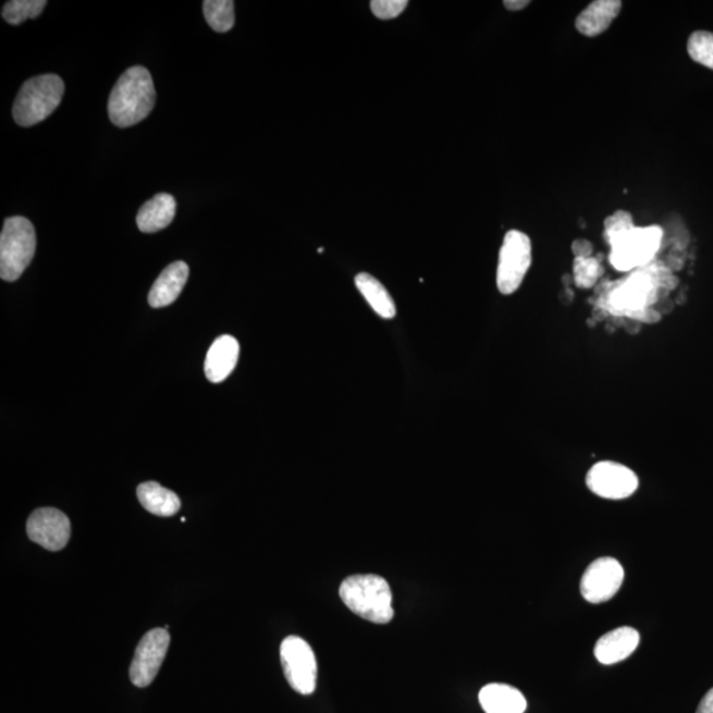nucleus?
<instances>
[{
	"label": "nucleus",
	"mask_w": 713,
	"mask_h": 713,
	"mask_svg": "<svg viewBox=\"0 0 713 713\" xmlns=\"http://www.w3.org/2000/svg\"><path fill=\"white\" fill-rule=\"evenodd\" d=\"M678 285V279L659 260L635 270L617 283L601 287L597 306L605 309L612 318H628L631 314L654 308L656 303Z\"/></svg>",
	"instance_id": "obj_1"
},
{
	"label": "nucleus",
	"mask_w": 713,
	"mask_h": 713,
	"mask_svg": "<svg viewBox=\"0 0 713 713\" xmlns=\"http://www.w3.org/2000/svg\"><path fill=\"white\" fill-rule=\"evenodd\" d=\"M155 102H157V91L151 73L145 66L130 67L111 90L110 121L116 127H132L150 115Z\"/></svg>",
	"instance_id": "obj_2"
},
{
	"label": "nucleus",
	"mask_w": 713,
	"mask_h": 713,
	"mask_svg": "<svg viewBox=\"0 0 713 713\" xmlns=\"http://www.w3.org/2000/svg\"><path fill=\"white\" fill-rule=\"evenodd\" d=\"M340 598L355 615L370 623L388 624L394 617L392 589L381 576H351L341 582Z\"/></svg>",
	"instance_id": "obj_3"
},
{
	"label": "nucleus",
	"mask_w": 713,
	"mask_h": 713,
	"mask_svg": "<svg viewBox=\"0 0 713 713\" xmlns=\"http://www.w3.org/2000/svg\"><path fill=\"white\" fill-rule=\"evenodd\" d=\"M64 90V81L58 74H42L26 81L12 109L17 125L30 127L47 120L60 107Z\"/></svg>",
	"instance_id": "obj_4"
},
{
	"label": "nucleus",
	"mask_w": 713,
	"mask_h": 713,
	"mask_svg": "<svg viewBox=\"0 0 713 713\" xmlns=\"http://www.w3.org/2000/svg\"><path fill=\"white\" fill-rule=\"evenodd\" d=\"M663 241L659 225L634 226L606 241L611 247L610 262L617 271H635L655 260Z\"/></svg>",
	"instance_id": "obj_5"
},
{
	"label": "nucleus",
	"mask_w": 713,
	"mask_h": 713,
	"mask_svg": "<svg viewBox=\"0 0 713 713\" xmlns=\"http://www.w3.org/2000/svg\"><path fill=\"white\" fill-rule=\"evenodd\" d=\"M36 251V233L33 222L24 217H10L0 235V276L15 282L33 262Z\"/></svg>",
	"instance_id": "obj_6"
},
{
	"label": "nucleus",
	"mask_w": 713,
	"mask_h": 713,
	"mask_svg": "<svg viewBox=\"0 0 713 713\" xmlns=\"http://www.w3.org/2000/svg\"><path fill=\"white\" fill-rule=\"evenodd\" d=\"M531 266V241L519 231L507 232L500 251L497 287L501 294L512 295L523 284Z\"/></svg>",
	"instance_id": "obj_7"
},
{
	"label": "nucleus",
	"mask_w": 713,
	"mask_h": 713,
	"mask_svg": "<svg viewBox=\"0 0 713 713\" xmlns=\"http://www.w3.org/2000/svg\"><path fill=\"white\" fill-rule=\"evenodd\" d=\"M281 661L285 678L302 696H311L318 679V662L314 650L297 636H290L281 644Z\"/></svg>",
	"instance_id": "obj_8"
},
{
	"label": "nucleus",
	"mask_w": 713,
	"mask_h": 713,
	"mask_svg": "<svg viewBox=\"0 0 713 713\" xmlns=\"http://www.w3.org/2000/svg\"><path fill=\"white\" fill-rule=\"evenodd\" d=\"M170 641L169 630L165 629H153L143 636L130 666V680L134 686L145 688L152 684L163 665Z\"/></svg>",
	"instance_id": "obj_9"
},
{
	"label": "nucleus",
	"mask_w": 713,
	"mask_h": 713,
	"mask_svg": "<svg viewBox=\"0 0 713 713\" xmlns=\"http://www.w3.org/2000/svg\"><path fill=\"white\" fill-rule=\"evenodd\" d=\"M587 487L601 499L624 500L636 493L638 477L623 464L601 462L589 469Z\"/></svg>",
	"instance_id": "obj_10"
},
{
	"label": "nucleus",
	"mask_w": 713,
	"mask_h": 713,
	"mask_svg": "<svg viewBox=\"0 0 713 713\" xmlns=\"http://www.w3.org/2000/svg\"><path fill=\"white\" fill-rule=\"evenodd\" d=\"M625 570L615 557H599L582 575L580 591L588 603L601 604L611 600L622 588Z\"/></svg>",
	"instance_id": "obj_11"
},
{
	"label": "nucleus",
	"mask_w": 713,
	"mask_h": 713,
	"mask_svg": "<svg viewBox=\"0 0 713 713\" xmlns=\"http://www.w3.org/2000/svg\"><path fill=\"white\" fill-rule=\"evenodd\" d=\"M30 541L48 551H60L71 539V520L53 507L37 508L27 520Z\"/></svg>",
	"instance_id": "obj_12"
},
{
	"label": "nucleus",
	"mask_w": 713,
	"mask_h": 713,
	"mask_svg": "<svg viewBox=\"0 0 713 713\" xmlns=\"http://www.w3.org/2000/svg\"><path fill=\"white\" fill-rule=\"evenodd\" d=\"M640 643V634L629 626L618 628L604 635L594 647V656L603 665H615V663L629 659Z\"/></svg>",
	"instance_id": "obj_13"
},
{
	"label": "nucleus",
	"mask_w": 713,
	"mask_h": 713,
	"mask_svg": "<svg viewBox=\"0 0 713 713\" xmlns=\"http://www.w3.org/2000/svg\"><path fill=\"white\" fill-rule=\"evenodd\" d=\"M239 358V343L231 334L217 339L208 351L206 376L210 382L221 383L233 373Z\"/></svg>",
	"instance_id": "obj_14"
},
{
	"label": "nucleus",
	"mask_w": 713,
	"mask_h": 713,
	"mask_svg": "<svg viewBox=\"0 0 713 713\" xmlns=\"http://www.w3.org/2000/svg\"><path fill=\"white\" fill-rule=\"evenodd\" d=\"M189 276L188 265L179 260L172 263L153 283L150 294H148V303L152 308H163L171 306L175 303L180 294H182L185 284H187Z\"/></svg>",
	"instance_id": "obj_15"
},
{
	"label": "nucleus",
	"mask_w": 713,
	"mask_h": 713,
	"mask_svg": "<svg viewBox=\"0 0 713 713\" xmlns=\"http://www.w3.org/2000/svg\"><path fill=\"white\" fill-rule=\"evenodd\" d=\"M622 9L623 2L619 0H597L580 12V15L576 17L575 27L581 35L599 36L610 28Z\"/></svg>",
	"instance_id": "obj_16"
},
{
	"label": "nucleus",
	"mask_w": 713,
	"mask_h": 713,
	"mask_svg": "<svg viewBox=\"0 0 713 713\" xmlns=\"http://www.w3.org/2000/svg\"><path fill=\"white\" fill-rule=\"evenodd\" d=\"M175 216V197L169 194H159L140 208L136 216V225L143 233H157L171 225Z\"/></svg>",
	"instance_id": "obj_17"
},
{
	"label": "nucleus",
	"mask_w": 713,
	"mask_h": 713,
	"mask_svg": "<svg viewBox=\"0 0 713 713\" xmlns=\"http://www.w3.org/2000/svg\"><path fill=\"white\" fill-rule=\"evenodd\" d=\"M480 704L485 713H525L527 702L516 687L491 684L482 688Z\"/></svg>",
	"instance_id": "obj_18"
},
{
	"label": "nucleus",
	"mask_w": 713,
	"mask_h": 713,
	"mask_svg": "<svg viewBox=\"0 0 713 713\" xmlns=\"http://www.w3.org/2000/svg\"><path fill=\"white\" fill-rule=\"evenodd\" d=\"M140 505L158 517H172L182 507L176 493L155 481L143 482L136 489Z\"/></svg>",
	"instance_id": "obj_19"
},
{
	"label": "nucleus",
	"mask_w": 713,
	"mask_h": 713,
	"mask_svg": "<svg viewBox=\"0 0 713 713\" xmlns=\"http://www.w3.org/2000/svg\"><path fill=\"white\" fill-rule=\"evenodd\" d=\"M356 285L378 316L388 320L395 318L396 307L393 297L378 279L361 272L356 276Z\"/></svg>",
	"instance_id": "obj_20"
},
{
	"label": "nucleus",
	"mask_w": 713,
	"mask_h": 713,
	"mask_svg": "<svg viewBox=\"0 0 713 713\" xmlns=\"http://www.w3.org/2000/svg\"><path fill=\"white\" fill-rule=\"evenodd\" d=\"M204 16L216 33H228L234 26V2L232 0H207L204 2Z\"/></svg>",
	"instance_id": "obj_21"
},
{
	"label": "nucleus",
	"mask_w": 713,
	"mask_h": 713,
	"mask_svg": "<svg viewBox=\"0 0 713 713\" xmlns=\"http://www.w3.org/2000/svg\"><path fill=\"white\" fill-rule=\"evenodd\" d=\"M46 5V0H11L3 5L2 16L11 26H19L27 19L39 17Z\"/></svg>",
	"instance_id": "obj_22"
},
{
	"label": "nucleus",
	"mask_w": 713,
	"mask_h": 713,
	"mask_svg": "<svg viewBox=\"0 0 713 713\" xmlns=\"http://www.w3.org/2000/svg\"><path fill=\"white\" fill-rule=\"evenodd\" d=\"M603 274L604 268L601 265L600 257L575 258L574 282L579 288L588 290L594 287Z\"/></svg>",
	"instance_id": "obj_23"
},
{
	"label": "nucleus",
	"mask_w": 713,
	"mask_h": 713,
	"mask_svg": "<svg viewBox=\"0 0 713 713\" xmlns=\"http://www.w3.org/2000/svg\"><path fill=\"white\" fill-rule=\"evenodd\" d=\"M687 51L696 63L713 71V34L697 30L687 42Z\"/></svg>",
	"instance_id": "obj_24"
},
{
	"label": "nucleus",
	"mask_w": 713,
	"mask_h": 713,
	"mask_svg": "<svg viewBox=\"0 0 713 713\" xmlns=\"http://www.w3.org/2000/svg\"><path fill=\"white\" fill-rule=\"evenodd\" d=\"M635 226L634 217L626 210H617V212L607 217L604 222V238L605 241L615 237V235L628 231Z\"/></svg>",
	"instance_id": "obj_25"
},
{
	"label": "nucleus",
	"mask_w": 713,
	"mask_h": 713,
	"mask_svg": "<svg viewBox=\"0 0 713 713\" xmlns=\"http://www.w3.org/2000/svg\"><path fill=\"white\" fill-rule=\"evenodd\" d=\"M408 5L407 0H373L370 3L371 11L378 19L389 21L398 17Z\"/></svg>",
	"instance_id": "obj_26"
},
{
	"label": "nucleus",
	"mask_w": 713,
	"mask_h": 713,
	"mask_svg": "<svg viewBox=\"0 0 713 713\" xmlns=\"http://www.w3.org/2000/svg\"><path fill=\"white\" fill-rule=\"evenodd\" d=\"M570 249H573L575 258H591L593 245L587 239H576Z\"/></svg>",
	"instance_id": "obj_27"
},
{
	"label": "nucleus",
	"mask_w": 713,
	"mask_h": 713,
	"mask_svg": "<svg viewBox=\"0 0 713 713\" xmlns=\"http://www.w3.org/2000/svg\"><path fill=\"white\" fill-rule=\"evenodd\" d=\"M697 713H713V688L705 693L698 706Z\"/></svg>",
	"instance_id": "obj_28"
},
{
	"label": "nucleus",
	"mask_w": 713,
	"mask_h": 713,
	"mask_svg": "<svg viewBox=\"0 0 713 713\" xmlns=\"http://www.w3.org/2000/svg\"><path fill=\"white\" fill-rule=\"evenodd\" d=\"M529 4V0H505L504 2L505 8L511 11L524 10Z\"/></svg>",
	"instance_id": "obj_29"
}]
</instances>
